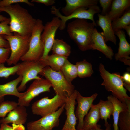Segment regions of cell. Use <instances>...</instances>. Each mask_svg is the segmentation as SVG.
<instances>
[{
    "instance_id": "41",
    "label": "cell",
    "mask_w": 130,
    "mask_h": 130,
    "mask_svg": "<svg viewBox=\"0 0 130 130\" xmlns=\"http://www.w3.org/2000/svg\"><path fill=\"white\" fill-rule=\"evenodd\" d=\"M0 130H12V126H10L8 124L1 123Z\"/></svg>"
},
{
    "instance_id": "18",
    "label": "cell",
    "mask_w": 130,
    "mask_h": 130,
    "mask_svg": "<svg viewBox=\"0 0 130 130\" xmlns=\"http://www.w3.org/2000/svg\"><path fill=\"white\" fill-rule=\"evenodd\" d=\"M98 15L97 24L103 30L102 33L105 42L110 41L116 44V39L112 26V20L106 15H103L98 13Z\"/></svg>"
},
{
    "instance_id": "45",
    "label": "cell",
    "mask_w": 130,
    "mask_h": 130,
    "mask_svg": "<svg viewBox=\"0 0 130 130\" xmlns=\"http://www.w3.org/2000/svg\"><path fill=\"white\" fill-rule=\"evenodd\" d=\"M70 130H77L76 129V128H75V129H72Z\"/></svg>"
},
{
    "instance_id": "35",
    "label": "cell",
    "mask_w": 130,
    "mask_h": 130,
    "mask_svg": "<svg viewBox=\"0 0 130 130\" xmlns=\"http://www.w3.org/2000/svg\"><path fill=\"white\" fill-rule=\"evenodd\" d=\"M113 0H99V2L102 8L100 14L103 15H105L109 11L111 8Z\"/></svg>"
},
{
    "instance_id": "3",
    "label": "cell",
    "mask_w": 130,
    "mask_h": 130,
    "mask_svg": "<svg viewBox=\"0 0 130 130\" xmlns=\"http://www.w3.org/2000/svg\"><path fill=\"white\" fill-rule=\"evenodd\" d=\"M99 70L103 80L101 85L104 86L107 91L111 92L112 95L127 106L130 104V97L124 86L122 76L119 73L109 72L101 63L99 65Z\"/></svg>"
},
{
    "instance_id": "24",
    "label": "cell",
    "mask_w": 130,
    "mask_h": 130,
    "mask_svg": "<svg viewBox=\"0 0 130 130\" xmlns=\"http://www.w3.org/2000/svg\"><path fill=\"white\" fill-rule=\"evenodd\" d=\"M98 104L100 119L104 120V125L106 127L109 124L107 122V119H110L111 115H112L113 104L111 102L108 100L106 101L100 100Z\"/></svg>"
},
{
    "instance_id": "40",
    "label": "cell",
    "mask_w": 130,
    "mask_h": 130,
    "mask_svg": "<svg viewBox=\"0 0 130 130\" xmlns=\"http://www.w3.org/2000/svg\"><path fill=\"white\" fill-rule=\"evenodd\" d=\"M12 130H25L24 126L22 124H17L12 123Z\"/></svg>"
},
{
    "instance_id": "14",
    "label": "cell",
    "mask_w": 130,
    "mask_h": 130,
    "mask_svg": "<svg viewBox=\"0 0 130 130\" xmlns=\"http://www.w3.org/2000/svg\"><path fill=\"white\" fill-rule=\"evenodd\" d=\"M78 91L75 90L74 92L65 99L64 109L66 110V118L61 130H70L75 129L77 119L75 112L76 98Z\"/></svg>"
},
{
    "instance_id": "31",
    "label": "cell",
    "mask_w": 130,
    "mask_h": 130,
    "mask_svg": "<svg viewBox=\"0 0 130 130\" xmlns=\"http://www.w3.org/2000/svg\"><path fill=\"white\" fill-rule=\"evenodd\" d=\"M18 105V103L14 101L1 102L0 104V117L4 118L8 113Z\"/></svg>"
},
{
    "instance_id": "6",
    "label": "cell",
    "mask_w": 130,
    "mask_h": 130,
    "mask_svg": "<svg viewBox=\"0 0 130 130\" xmlns=\"http://www.w3.org/2000/svg\"><path fill=\"white\" fill-rule=\"evenodd\" d=\"M48 66L46 60L42 59L36 61L23 62L20 63L19 68L16 73L22 77L21 84L17 88L19 92L24 91L26 84L33 79H39L41 78L37 75L45 67Z\"/></svg>"
},
{
    "instance_id": "26",
    "label": "cell",
    "mask_w": 130,
    "mask_h": 130,
    "mask_svg": "<svg viewBox=\"0 0 130 130\" xmlns=\"http://www.w3.org/2000/svg\"><path fill=\"white\" fill-rule=\"evenodd\" d=\"M67 58L68 57L53 54L48 55L45 59L47 62L48 66L53 70L58 72L61 71Z\"/></svg>"
},
{
    "instance_id": "4",
    "label": "cell",
    "mask_w": 130,
    "mask_h": 130,
    "mask_svg": "<svg viewBox=\"0 0 130 130\" xmlns=\"http://www.w3.org/2000/svg\"><path fill=\"white\" fill-rule=\"evenodd\" d=\"M39 74L45 77L51 83L56 94L66 98L74 91V86L67 80L61 71H55L47 66Z\"/></svg>"
},
{
    "instance_id": "23",
    "label": "cell",
    "mask_w": 130,
    "mask_h": 130,
    "mask_svg": "<svg viewBox=\"0 0 130 130\" xmlns=\"http://www.w3.org/2000/svg\"><path fill=\"white\" fill-rule=\"evenodd\" d=\"M107 99L112 103L113 105V110L112 115L113 120V130H119L118 122L120 114L121 112L127 109V106L112 95L108 96Z\"/></svg>"
},
{
    "instance_id": "37",
    "label": "cell",
    "mask_w": 130,
    "mask_h": 130,
    "mask_svg": "<svg viewBox=\"0 0 130 130\" xmlns=\"http://www.w3.org/2000/svg\"><path fill=\"white\" fill-rule=\"evenodd\" d=\"M123 85L125 88L130 92V74L129 72L124 73L122 76Z\"/></svg>"
},
{
    "instance_id": "5",
    "label": "cell",
    "mask_w": 130,
    "mask_h": 130,
    "mask_svg": "<svg viewBox=\"0 0 130 130\" xmlns=\"http://www.w3.org/2000/svg\"><path fill=\"white\" fill-rule=\"evenodd\" d=\"M44 27L42 21L39 19H37L30 37L28 50L20 59L23 62L36 61L42 57L44 45L41 39V35Z\"/></svg>"
},
{
    "instance_id": "8",
    "label": "cell",
    "mask_w": 130,
    "mask_h": 130,
    "mask_svg": "<svg viewBox=\"0 0 130 130\" xmlns=\"http://www.w3.org/2000/svg\"><path fill=\"white\" fill-rule=\"evenodd\" d=\"M51 10L52 14L60 19L61 25L59 29L61 30L65 28L67 21L74 18L89 20L96 24L94 19V16L95 14L101 12L99 7L97 5H92L88 8L84 7L79 8L67 16L61 14L59 11V9L57 8L55 6H52Z\"/></svg>"
},
{
    "instance_id": "12",
    "label": "cell",
    "mask_w": 130,
    "mask_h": 130,
    "mask_svg": "<svg viewBox=\"0 0 130 130\" xmlns=\"http://www.w3.org/2000/svg\"><path fill=\"white\" fill-rule=\"evenodd\" d=\"M61 23L60 19L56 17L53 18L51 21L47 22L44 26L41 35V39L44 45V50L41 59H45L48 55L55 40L56 31L59 28Z\"/></svg>"
},
{
    "instance_id": "39",
    "label": "cell",
    "mask_w": 130,
    "mask_h": 130,
    "mask_svg": "<svg viewBox=\"0 0 130 130\" xmlns=\"http://www.w3.org/2000/svg\"><path fill=\"white\" fill-rule=\"evenodd\" d=\"M0 47L10 48L9 43L4 38V35H0Z\"/></svg>"
},
{
    "instance_id": "44",
    "label": "cell",
    "mask_w": 130,
    "mask_h": 130,
    "mask_svg": "<svg viewBox=\"0 0 130 130\" xmlns=\"http://www.w3.org/2000/svg\"><path fill=\"white\" fill-rule=\"evenodd\" d=\"M8 19V18L5 17L3 16L0 15V21L1 22L5 21L7 20Z\"/></svg>"
},
{
    "instance_id": "20",
    "label": "cell",
    "mask_w": 130,
    "mask_h": 130,
    "mask_svg": "<svg viewBox=\"0 0 130 130\" xmlns=\"http://www.w3.org/2000/svg\"><path fill=\"white\" fill-rule=\"evenodd\" d=\"M65 1L66 6L61 10L65 16L69 15L79 8H88L92 5H97L99 2L98 0H66Z\"/></svg>"
},
{
    "instance_id": "13",
    "label": "cell",
    "mask_w": 130,
    "mask_h": 130,
    "mask_svg": "<svg viewBox=\"0 0 130 130\" xmlns=\"http://www.w3.org/2000/svg\"><path fill=\"white\" fill-rule=\"evenodd\" d=\"M98 95L97 93H95L91 96L84 97L78 91L76 98L77 106L75 112L76 117L78 121L77 130L82 129L84 117L89 112Z\"/></svg>"
},
{
    "instance_id": "11",
    "label": "cell",
    "mask_w": 130,
    "mask_h": 130,
    "mask_svg": "<svg viewBox=\"0 0 130 130\" xmlns=\"http://www.w3.org/2000/svg\"><path fill=\"white\" fill-rule=\"evenodd\" d=\"M65 104L55 112L42 117L27 124V130H53L59 125V117L64 110Z\"/></svg>"
},
{
    "instance_id": "17",
    "label": "cell",
    "mask_w": 130,
    "mask_h": 130,
    "mask_svg": "<svg viewBox=\"0 0 130 130\" xmlns=\"http://www.w3.org/2000/svg\"><path fill=\"white\" fill-rule=\"evenodd\" d=\"M27 116L28 113L25 107L18 105L10 111L7 117L0 120V122L23 125L26 122Z\"/></svg>"
},
{
    "instance_id": "16",
    "label": "cell",
    "mask_w": 130,
    "mask_h": 130,
    "mask_svg": "<svg viewBox=\"0 0 130 130\" xmlns=\"http://www.w3.org/2000/svg\"><path fill=\"white\" fill-rule=\"evenodd\" d=\"M92 50H97L104 55L106 57L112 59L114 55L111 48L107 46L102 32H98L95 28L91 36Z\"/></svg>"
},
{
    "instance_id": "27",
    "label": "cell",
    "mask_w": 130,
    "mask_h": 130,
    "mask_svg": "<svg viewBox=\"0 0 130 130\" xmlns=\"http://www.w3.org/2000/svg\"><path fill=\"white\" fill-rule=\"evenodd\" d=\"M61 71L69 83H71L78 77L76 65L70 63L68 59L62 67Z\"/></svg>"
},
{
    "instance_id": "25",
    "label": "cell",
    "mask_w": 130,
    "mask_h": 130,
    "mask_svg": "<svg viewBox=\"0 0 130 130\" xmlns=\"http://www.w3.org/2000/svg\"><path fill=\"white\" fill-rule=\"evenodd\" d=\"M53 54L68 57L71 52L70 46L63 40L55 39L52 49Z\"/></svg>"
},
{
    "instance_id": "33",
    "label": "cell",
    "mask_w": 130,
    "mask_h": 130,
    "mask_svg": "<svg viewBox=\"0 0 130 130\" xmlns=\"http://www.w3.org/2000/svg\"><path fill=\"white\" fill-rule=\"evenodd\" d=\"M10 21V18H8L7 20L1 22L0 23V35H13L8 25Z\"/></svg>"
},
{
    "instance_id": "43",
    "label": "cell",
    "mask_w": 130,
    "mask_h": 130,
    "mask_svg": "<svg viewBox=\"0 0 130 130\" xmlns=\"http://www.w3.org/2000/svg\"><path fill=\"white\" fill-rule=\"evenodd\" d=\"M125 29L128 35L129 38H130V25L125 27L124 29Z\"/></svg>"
},
{
    "instance_id": "21",
    "label": "cell",
    "mask_w": 130,
    "mask_h": 130,
    "mask_svg": "<svg viewBox=\"0 0 130 130\" xmlns=\"http://www.w3.org/2000/svg\"><path fill=\"white\" fill-rule=\"evenodd\" d=\"M130 6V0H113L110 9L106 15L112 21L122 15Z\"/></svg>"
},
{
    "instance_id": "42",
    "label": "cell",
    "mask_w": 130,
    "mask_h": 130,
    "mask_svg": "<svg viewBox=\"0 0 130 130\" xmlns=\"http://www.w3.org/2000/svg\"><path fill=\"white\" fill-rule=\"evenodd\" d=\"M111 126V124H109V125L106 127L105 129L104 130L101 129V128L100 125L98 124L97 126L95 128L89 130H110Z\"/></svg>"
},
{
    "instance_id": "1",
    "label": "cell",
    "mask_w": 130,
    "mask_h": 130,
    "mask_svg": "<svg viewBox=\"0 0 130 130\" xmlns=\"http://www.w3.org/2000/svg\"><path fill=\"white\" fill-rule=\"evenodd\" d=\"M4 12L10 16V28L11 32L24 36L30 37L37 20L28 10L19 3L0 7V13Z\"/></svg>"
},
{
    "instance_id": "28",
    "label": "cell",
    "mask_w": 130,
    "mask_h": 130,
    "mask_svg": "<svg viewBox=\"0 0 130 130\" xmlns=\"http://www.w3.org/2000/svg\"><path fill=\"white\" fill-rule=\"evenodd\" d=\"M77 71V76L83 78L91 76L93 73L92 64L85 60L77 62L75 65Z\"/></svg>"
},
{
    "instance_id": "15",
    "label": "cell",
    "mask_w": 130,
    "mask_h": 130,
    "mask_svg": "<svg viewBox=\"0 0 130 130\" xmlns=\"http://www.w3.org/2000/svg\"><path fill=\"white\" fill-rule=\"evenodd\" d=\"M115 34L118 38L119 40L118 51L115 56L116 60H120L126 64H130V45L126 38L124 32L122 30L114 31Z\"/></svg>"
},
{
    "instance_id": "38",
    "label": "cell",
    "mask_w": 130,
    "mask_h": 130,
    "mask_svg": "<svg viewBox=\"0 0 130 130\" xmlns=\"http://www.w3.org/2000/svg\"><path fill=\"white\" fill-rule=\"evenodd\" d=\"M31 2L42 3L47 6L52 5L55 3L54 0H32Z\"/></svg>"
},
{
    "instance_id": "34",
    "label": "cell",
    "mask_w": 130,
    "mask_h": 130,
    "mask_svg": "<svg viewBox=\"0 0 130 130\" xmlns=\"http://www.w3.org/2000/svg\"><path fill=\"white\" fill-rule=\"evenodd\" d=\"M23 3L30 6H33L34 4L28 0H3L0 1V7H3L9 6L13 4Z\"/></svg>"
},
{
    "instance_id": "22",
    "label": "cell",
    "mask_w": 130,
    "mask_h": 130,
    "mask_svg": "<svg viewBox=\"0 0 130 130\" xmlns=\"http://www.w3.org/2000/svg\"><path fill=\"white\" fill-rule=\"evenodd\" d=\"M100 119L98 104H93L84 118L81 130H89L95 128Z\"/></svg>"
},
{
    "instance_id": "10",
    "label": "cell",
    "mask_w": 130,
    "mask_h": 130,
    "mask_svg": "<svg viewBox=\"0 0 130 130\" xmlns=\"http://www.w3.org/2000/svg\"><path fill=\"white\" fill-rule=\"evenodd\" d=\"M52 87L51 83L46 79L41 78L35 79L31 84L22 98H19V105L28 107L33 99L41 93L49 92Z\"/></svg>"
},
{
    "instance_id": "46",
    "label": "cell",
    "mask_w": 130,
    "mask_h": 130,
    "mask_svg": "<svg viewBox=\"0 0 130 130\" xmlns=\"http://www.w3.org/2000/svg\"></svg>"
},
{
    "instance_id": "19",
    "label": "cell",
    "mask_w": 130,
    "mask_h": 130,
    "mask_svg": "<svg viewBox=\"0 0 130 130\" xmlns=\"http://www.w3.org/2000/svg\"><path fill=\"white\" fill-rule=\"evenodd\" d=\"M22 77L19 76L16 79L6 83L0 84V101H2L4 96L11 95L16 96L19 98H22L26 92L20 93L17 89L18 84L22 81Z\"/></svg>"
},
{
    "instance_id": "2",
    "label": "cell",
    "mask_w": 130,
    "mask_h": 130,
    "mask_svg": "<svg viewBox=\"0 0 130 130\" xmlns=\"http://www.w3.org/2000/svg\"><path fill=\"white\" fill-rule=\"evenodd\" d=\"M96 24L86 20L76 19L68 23L67 32L80 50H92L91 36Z\"/></svg>"
},
{
    "instance_id": "36",
    "label": "cell",
    "mask_w": 130,
    "mask_h": 130,
    "mask_svg": "<svg viewBox=\"0 0 130 130\" xmlns=\"http://www.w3.org/2000/svg\"><path fill=\"white\" fill-rule=\"evenodd\" d=\"M11 53L10 48L0 47V64L6 62Z\"/></svg>"
},
{
    "instance_id": "7",
    "label": "cell",
    "mask_w": 130,
    "mask_h": 130,
    "mask_svg": "<svg viewBox=\"0 0 130 130\" xmlns=\"http://www.w3.org/2000/svg\"><path fill=\"white\" fill-rule=\"evenodd\" d=\"M4 36L9 43L11 50L6 62L9 66L15 65L28 51L30 37L22 36L15 33L12 35Z\"/></svg>"
},
{
    "instance_id": "32",
    "label": "cell",
    "mask_w": 130,
    "mask_h": 130,
    "mask_svg": "<svg viewBox=\"0 0 130 130\" xmlns=\"http://www.w3.org/2000/svg\"><path fill=\"white\" fill-rule=\"evenodd\" d=\"M20 65V63H18L13 66L7 67L4 63L0 64V78L7 79L10 75H15L18 70Z\"/></svg>"
},
{
    "instance_id": "29",
    "label": "cell",
    "mask_w": 130,
    "mask_h": 130,
    "mask_svg": "<svg viewBox=\"0 0 130 130\" xmlns=\"http://www.w3.org/2000/svg\"><path fill=\"white\" fill-rule=\"evenodd\" d=\"M130 25V9L129 8L120 17L112 21V26L114 31L122 30Z\"/></svg>"
},
{
    "instance_id": "30",
    "label": "cell",
    "mask_w": 130,
    "mask_h": 130,
    "mask_svg": "<svg viewBox=\"0 0 130 130\" xmlns=\"http://www.w3.org/2000/svg\"><path fill=\"white\" fill-rule=\"evenodd\" d=\"M127 106V109L119 115L118 122L119 130H130V104Z\"/></svg>"
},
{
    "instance_id": "9",
    "label": "cell",
    "mask_w": 130,
    "mask_h": 130,
    "mask_svg": "<svg viewBox=\"0 0 130 130\" xmlns=\"http://www.w3.org/2000/svg\"><path fill=\"white\" fill-rule=\"evenodd\" d=\"M66 99L57 94L51 98L45 97L33 103L32 112L42 117L53 113L65 104Z\"/></svg>"
}]
</instances>
